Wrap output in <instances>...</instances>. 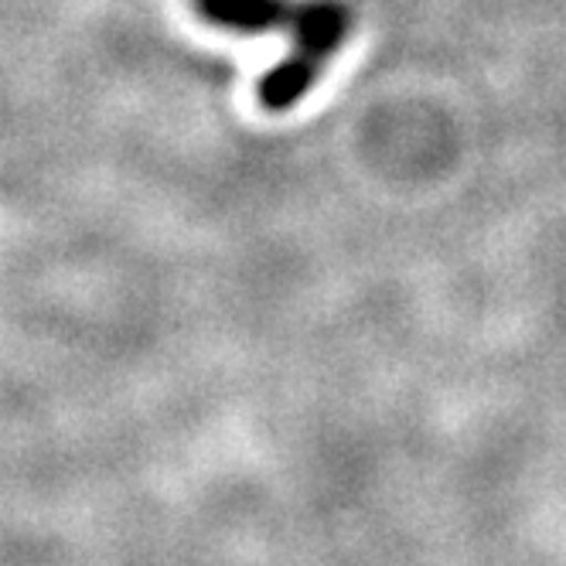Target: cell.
Segmentation results:
<instances>
[{
  "mask_svg": "<svg viewBox=\"0 0 566 566\" xmlns=\"http://www.w3.org/2000/svg\"><path fill=\"white\" fill-rule=\"evenodd\" d=\"M328 59H332L328 52L294 42V49L283 55L273 69H266V75L260 78V86H256L260 106L270 109V113L294 109L311 93V86L317 83V75H321V69H325Z\"/></svg>",
  "mask_w": 566,
  "mask_h": 566,
  "instance_id": "cell-1",
  "label": "cell"
},
{
  "mask_svg": "<svg viewBox=\"0 0 566 566\" xmlns=\"http://www.w3.org/2000/svg\"><path fill=\"white\" fill-rule=\"evenodd\" d=\"M352 24H355V11L345 0H301V11H297L291 34L301 45L335 55L345 45Z\"/></svg>",
  "mask_w": 566,
  "mask_h": 566,
  "instance_id": "cell-3",
  "label": "cell"
},
{
  "mask_svg": "<svg viewBox=\"0 0 566 566\" xmlns=\"http://www.w3.org/2000/svg\"><path fill=\"white\" fill-rule=\"evenodd\" d=\"M195 8L209 24L239 34L291 31L301 11L294 0H195Z\"/></svg>",
  "mask_w": 566,
  "mask_h": 566,
  "instance_id": "cell-2",
  "label": "cell"
}]
</instances>
